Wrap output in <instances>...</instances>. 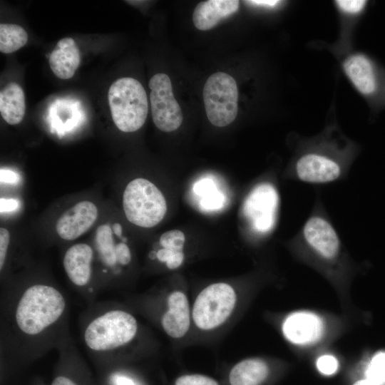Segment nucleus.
<instances>
[{
  "mask_svg": "<svg viewBox=\"0 0 385 385\" xmlns=\"http://www.w3.org/2000/svg\"><path fill=\"white\" fill-rule=\"evenodd\" d=\"M242 297L238 288L227 282H217L202 288L191 298L190 342H210L223 335L233 325Z\"/></svg>",
  "mask_w": 385,
  "mask_h": 385,
  "instance_id": "1",
  "label": "nucleus"
},
{
  "mask_svg": "<svg viewBox=\"0 0 385 385\" xmlns=\"http://www.w3.org/2000/svg\"><path fill=\"white\" fill-rule=\"evenodd\" d=\"M138 308L176 346L190 342L192 334L191 299L186 288L173 286L158 293L145 294Z\"/></svg>",
  "mask_w": 385,
  "mask_h": 385,
  "instance_id": "2",
  "label": "nucleus"
},
{
  "mask_svg": "<svg viewBox=\"0 0 385 385\" xmlns=\"http://www.w3.org/2000/svg\"><path fill=\"white\" fill-rule=\"evenodd\" d=\"M66 302L55 287L34 284L22 293L15 307L14 319L19 332L36 337L52 327L64 314Z\"/></svg>",
  "mask_w": 385,
  "mask_h": 385,
  "instance_id": "3",
  "label": "nucleus"
},
{
  "mask_svg": "<svg viewBox=\"0 0 385 385\" xmlns=\"http://www.w3.org/2000/svg\"><path fill=\"white\" fill-rule=\"evenodd\" d=\"M140 326L137 318L122 308L106 311L86 326L84 342L89 349L105 353L129 347L140 336Z\"/></svg>",
  "mask_w": 385,
  "mask_h": 385,
  "instance_id": "4",
  "label": "nucleus"
},
{
  "mask_svg": "<svg viewBox=\"0 0 385 385\" xmlns=\"http://www.w3.org/2000/svg\"><path fill=\"white\" fill-rule=\"evenodd\" d=\"M108 99L112 119L119 130L131 133L143 125L148 104L146 92L138 81L130 77L116 80L108 90Z\"/></svg>",
  "mask_w": 385,
  "mask_h": 385,
  "instance_id": "5",
  "label": "nucleus"
},
{
  "mask_svg": "<svg viewBox=\"0 0 385 385\" xmlns=\"http://www.w3.org/2000/svg\"><path fill=\"white\" fill-rule=\"evenodd\" d=\"M123 207L128 220L141 227L158 225L167 212L165 199L160 190L144 178H136L126 186Z\"/></svg>",
  "mask_w": 385,
  "mask_h": 385,
  "instance_id": "6",
  "label": "nucleus"
},
{
  "mask_svg": "<svg viewBox=\"0 0 385 385\" xmlns=\"http://www.w3.org/2000/svg\"><path fill=\"white\" fill-rule=\"evenodd\" d=\"M203 101L210 122L217 127L232 123L238 111V90L235 80L225 72H216L203 87Z\"/></svg>",
  "mask_w": 385,
  "mask_h": 385,
  "instance_id": "7",
  "label": "nucleus"
},
{
  "mask_svg": "<svg viewBox=\"0 0 385 385\" xmlns=\"http://www.w3.org/2000/svg\"><path fill=\"white\" fill-rule=\"evenodd\" d=\"M150 100L153 123L163 132L177 130L183 117L180 105L175 100L170 79L163 73H156L149 81Z\"/></svg>",
  "mask_w": 385,
  "mask_h": 385,
  "instance_id": "8",
  "label": "nucleus"
},
{
  "mask_svg": "<svg viewBox=\"0 0 385 385\" xmlns=\"http://www.w3.org/2000/svg\"><path fill=\"white\" fill-rule=\"evenodd\" d=\"M279 195L269 183L256 185L249 193L243 205V214L251 228L257 234L270 232L277 221Z\"/></svg>",
  "mask_w": 385,
  "mask_h": 385,
  "instance_id": "9",
  "label": "nucleus"
},
{
  "mask_svg": "<svg viewBox=\"0 0 385 385\" xmlns=\"http://www.w3.org/2000/svg\"><path fill=\"white\" fill-rule=\"evenodd\" d=\"M343 170L339 160L319 150L303 153L294 164L296 178L304 183L314 185L334 182L342 177Z\"/></svg>",
  "mask_w": 385,
  "mask_h": 385,
  "instance_id": "10",
  "label": "nucleus"
},
{
  "mask_svg": "<svg viewBox=\"0 0 385 385\" xmlns=\"http://www.w3.org/2000/svg\"><path fill=\"white\" fill-rule=\"evenodd\" d=\"M302 235L306 244L320 257L332 260L341 248V242L333 225L323 215H311L304 222Z\"/></svg>",
  "mask_w": 385,
  "mask_h": 385,
  "instance_id": "11",
  "label": "nucleus"
},
{
  "mask_svg": "<svg viewBox=\"0 0 385 385\" xmlns=\"http://www.w3.org/2000/svg\"><path fill=\"white\" fill-rule=\"evenodd\" d=\"M98 208L90 201H81L67 211L58 220L56 230L66 240H73L84 234L95 222Z\"/></svg>",
  "mask_w": 385,
  "mask_h": 385,
  "instance_id": "12",
  "label": "nucleus"
},
{
  "mask_svg": "<svg viewBox=\"0 0 385 385\" xmlns=\"http://www.w3.org/2000/svg\"><path fill=\"white\" fill-rule=\"evenodd\" d=\"M282 330L284 337L290 342L307 344L320 339L324 332V323L315 314L296 312L284 320Z\"/></svg>",
  "mask_w": 385,
  "mask_h": 385,
  "instance_id": "13",
  "label": "nucleus"
},
{
  "mask_svg": "<svg viewBox=\"0 0 385 385\" xmlns=\"http://www.w3.org/2000/svg\"><path fill=\"white\" fill-rule=\"evenodd\" d=\"M342 67L353 86L365 96H373L378 89L376 68L369 57L362 53L349 55Z\"/></svg>",
  "mask_w": 385,
  "mask_h": 385,
  "instance_id": "14",
  "label": "nucleus"
},
{
  "mask_svg": "<svg viewBox=\"0 0 385 385\" xmlns=\"http://www.w3.org/2000/svg\"><path fill=\"white\" fill-rule=\"evenodd\" d=\"M92 247L78 243L69 247L63 257V267L71 282L77 287L87 286L91 279Z\"/></svg>",
  "mask_w": 385,
  "mask_h": 385,
  "instance_id": "15",
  "label": "nucleus"
},
{
  "mask_svg": "<svg viewBox=\"0 0 385 385\" xmlns=\"http://www.w3.org/2000/svg\"><path fill=\"white\" fill-rule=\"evenodd\" d=\"M48 63L56 77L72 78L81 63V53L76 41L70 37L58 41L50 53Z\"/></svg>",
  "mask_w": 385,
  "mask_h": 385,
  "instance_id": "16",
  "label": "nucleus"
},
{
  "mask_svg": "<svg viewBox=\"0 0 385 385\" xmlns=\"http://www.w3.org/2000/svg\"><path fill=\"white\" fill-rule=\"evenodd\" d=\"M240 6L237 0H208L200 2L192 14L195 26L201 31L215 27L221 19L235 13Z\"/></svg>",
  "mask_w": 385,
  "mask_h": 385,
  "instance_id": "17",
  "label": "nucleus"
},
{
  "mask_svg": "<svg viewBox=\"0 0 385 385\" xmlns=\"http://www.w3.org/2000/svg\"><path fill=\"white\" fill-rule=\"evenodd\" d=\"M185 236L182 231L173 230L165 232L160 237L161 248L152 251L149 257L165 264L168 270H175L180 267L185 261Z\"/></svg>",
  "mask_w": 385,
  "mask_h": 385,
  "instance_id": "18",
  "label": "nucleus"
},
{
  "mask_svg": "<svg viewBox=\"0 0 385 385\" xmlns=\"http://www.w3.org/2000/svg\"><path fill=\"white\" fill-rule=\"evenodd\" d=\"M270 366L258 357L242 359L234 364L228 374L230 385H261L268 377Z\"/></svg>",
  "mask_w": 385,
  "mask_h": 385,
  "instance_id": "19",
  "label": "nucleus"
},
{
  "mask_svg": "<svg viewBox=\"0 0 385 385\" xmlns=\"http://www.w3.org/2000/svg\"><path fill=\"white\" fill-rule=\"evenodd\" d=\"M25 96L16 83H8L0 92V113L9 125L20 123L25 115Z\"/></svg>",
  "mask_w": 385,
  "mask_h": 385,
  "instance_id": "20",
  "label": "nucleus"
},
{
  "mask_svg": "<svg viewBox=\"0 0 385 385\" xmlns=\"http://www.w3.org/2000/svg\"><path fill=\"white\" fill-rule=\"evenodd\" d=\"M95 242L101 262L107 267H115L118 265L116 257L117 244L114 242L112 230L108 225H102L98 227Z\"/></svg>",
  "mask_w": 385,
  "mask_h": 385,
  "instance_id": "21",
  "label": "nucleus"
},
{
  "mask_svg": "<svg viewBox=\"0 0 385 385\" xmlns=\"http://www.w3.org/2000/svg\"><path fill=\"white\" fill-rule=\"evenodd\" d=\"M28 41V34L19 25L0 24V51L11 53L24 46Z\"/></svg>",
  "mask_w": 385,
  "mask_h": 385,
  "instance_id": "22",
  "label": "nucleus"
},
{
  "mask_svg": "<svg viewBox=\"0 0 385 385\" xmlns=\"http://www.w3.org/2000/svg\"><path fill=\"white\" fill-rule=\"evenodd\" d=\"M366 379L380 385L385 384V352L376 354L366 371Z\"/></svg>",
  "mask_w": 385,
  "mask_h": 385,
  "instance_id": "23",
  "label": "nucleus"
},
{
  "mask_svg": "<svg viewBox=\"0 0 385 385\" xmlns=\"http://www.w3.org/2000/svg\"><path fill=\"white\" fill-rule=\"evenodd\" d=\"M174 385H220L215 379L200 374H188L178 376Z\"/></svg>",
  "mask_w": 385,
  "mask_h": 385,
  "instance_id": "24",
  "label": "nucleus"
},
{
  "mask_svg": "<svg viewBox=\"0 0 385 385\" xmlns=\"http://www.w3.org/2000/svg\"><path fill=\"white\" fill-rule=\"evenodd\" d=\"M367 1L364 0H337L335 4L343 14L354 16L360 14L365 8Z\"/></svg>",
  "mask_w": 385,
  "mask_h": 385,
  "instance_id": "25",
  "label": "nucleus"
},
{
  "mask_svg": "<svg viewBox=\"0 0 385 385\" xmlns=\"http://www.w3.org/2000/svg\"><path fill=\"white\" fill-rule=\"evenodd\" d=\"M317 366L321 373L326 375H331L337 371L338 361L332 355L326 354L321 356L318 359Z\"/></svg>",
  "mask_w": 385,
  "mask_h": 385,
  "instance_id": "26",
  "label": "nucleus"
},
{
  "mask_svg": "<svg viewBox=\"0 0 385 385\" xmlns=\"http://www.w3.org/2000/svg\"><path fill=\"white\" fill-rule=\"evenodd\" d=\"M224 201V195L217 190L210 195L202 197L200 205L204 210H215L221 208Z\"/></svg>",
  "mask_w": 385,
  "mask_h": 385,
  "instance_id": "27",
  "label": "nucleus"
},
{
  "mask_svg": "<svg viewBox=\"0 0 385 385\" xmlns=\"http://www.w3.org/2000/svg\"><path fill=\"white\" fill-rule=\"evenodd\" d=\"M217 190L215 183L210 178L201 179L193 186L194 192L202 197L210 195Z\"/></svg>",
  "mask_w": 385,
  "mask_h": 385,
  "instance_id": "28",
  "label": "nucleus"
},
{
  "mask_svg": "<svg viewBox=\"0 0 385 385\" xmlns=\"http://www.w3.org/2000/svg\"><path fill=\"white\" fill-rule=\"evenodd\" d=\"M10 241L9 232L4 227L0 228V270H2L8 252Z\"/></svg>",
  "mask_w": 385,
  "mask_h": 385,
  "instance_id": "29",
  "label": "nucleus"
},
{
  "mask_svg": "<svg viewBox=\"0 0 385 385\" xmlns=\"http://www.w3.org/2000/svg\"><path fill=\"white\" fill-rule=\"evenodd\" d=\"M116 257L119 265L126 266L130 264L132 258L130 250L124 242L116 245Z\"/></svg>",
  "mask_w": 385,
  "mask_h": 385,
  "instance_id": "30",
  "label": "nucleus"
},
{
  "mask_svg": "<svg viewBox=\"0 0 385 385\" xmlns=\"http://www.w3.org/2000/svg\"><path fill=\"white\" fill-rule=\"evenodd\" d=\"M19 206V202L16 199H6L3 197L0 199L1 213L14 211L16 210Z\"/></svg>",
  "mask_w": 385,
  "mask_h": 385,
  "instance_id": "31",
  "label": "nucleus"
},
{
  "mask_svg": "<svg viewBox=\"0 0 385 385\" xmlns=\"http://www.w3.org/2000/svg\"><path fill=\"white\" fill-rule=\"evenodd\" d=\"M0 179L1 181L6 183L14 184L16 183L19 178L14 171L6 169H1L0 170Z\"/></svg>",
  "mask_w": 385,
  "mask_h": 385,
  "instance_id": "32",
  "label": "nucleus"
},
{
  "mask_svg": "<svg viewBox=\"0 0 385 385\" xmlns=\"http://www.w3.org/2000/svg\"><path fill=\"white\" fill-rule=\"evenodd\" d=\"M114 385H139L133 378L123 375L117 374L113 378Z\"/></svg>",
  "mask_w": 385,
  "mask_h": 385,
  "instance_id": "33",
  "label": "nucleus"
},
{
  "mask_svg": "<svg viewBox=\"0 0 385 385\" xmlns=\"http://www.w3.org/2000/svg\"><path fill=\"white\" fill-rule=\"evenodd\" d=\"M245 2L257 6L274 7L278 5L281 1L276 0H254L247 1Z\"/></svg>",
  "mask_w": 385,
  "mask_h": 385,
  "instance_id": "34",
  "label": "nucleus"
},
{
  "mask_svg": "<svg viewBox=\"0 0 385 385\" xmlns=\"http://www.w3.org/2000/svg\"><path fill=\"white\" fill-rule=\"evenodd\" d=\"M51 385H77L68 377L60 376L54 379Z\"/></svg>",
  "mask_w": 385,
  "mask_h": 385,
  "instance_id": "35",
  "label": "nucleus"
},
{
  "mask_svg": "<svg viewBox=\"0 0 385 385\" xmlns=\"http://www.w3.org/2000/svg\"><path fill=\"white\" fill-rule=\"evenodd\" d=\"M113 231L115 232V234L118 236L121 237L122 234V227L120 224L115 222L112 225Z\"/></svg>",
  "mask_w": 385,
  "mask_h": 385,
  "instance_id": "36",
  "label": "nucleus"
},
{
  "mask_svg": "<svg viewBox=\"0 0 385 385\" xmlns=\"http://www.w3.org/2000/svg\"><path fill=\"white\" fill-rule=\"evenodd\" d=\"M353 385H380L367 379L357 381Z\"/></svg>",
  "mask_w": 385,
  "mask_h": 385,
  "instance_id": "37",
  "label": "nucleus"
}]
</instances>
